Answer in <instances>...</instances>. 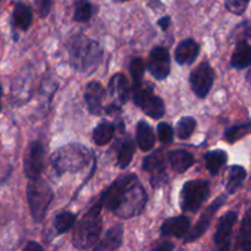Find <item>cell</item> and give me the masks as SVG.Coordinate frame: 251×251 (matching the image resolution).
<instances>
[{"mask_svg": "<svg viewBox=\"0 0 251 251\" xmlns=\"http://www.w3.org/2000/svg\"><path fill=\"white\" fill-rule=\"evenodd\" d=\"M239 26L242 27L243 34H244L245 37H249V38H251V22L245 21L243 22V24H240Z\"/></svg>", "mask_w": 251, "mask_h": 251, "instance_id": "37", "label": "cell"}, {"mask_svg": "<svg viewBox=\"0 0 251 251\" xmlns=\"http://www.w3.org/2000/svg\"><path fill=\"white\" fill-rule=\"evenodd\" d=\"M145 73V63L142 59H134L130 64V74L134 80V85L142 83V77Z\"/></svg>", "mask_w": 251, "mask_h": 251, "instance_id": "33", "label": "cell"}, {"mask_svg": "<svg viewBox=\"0 0 251 251\" xmlns=\"http://www.w3.org/2000/svg\"><path fill=\"white\" fill-rule=\"evenodd\" d=\"M158 25L161 26V28L163 29V31H166V29L169 27V25H171V17L169 16L161 17V19L158 20Z\"/></svg>", "mask_w": 251, "mask_h": 251, "instance_id": "38", "label": "cell"}, {"mask_svg": "<svg viewBox=\"0 0 251 251\" xmlns=\"http://www.w3.org/2000/svg\"><path fill=\"white\" fill-rule=\"evenodd\" d=\"M230 65L238 70L249 68L251 65V46L245 41L238 42L234 51H233Z\"/></svg>", "mask_w": 251, "mask_h": 251, "instance_id": "20", "label": "cell"}, {"mask_svg": "<svg viewBox=\"0 0 251 251\" xmlns=\"http://www.w3.org/2000/svg\"><path fill=\"white\" fill-rule=\"evenodd\" d=\"M206 168L212 176H217L221 169L227 163V153L222 150H215L205 154Z\"/></svg>", "mask_w": 251, "mask_h": 251, "instance_id": "24", "label": "cell"}, {"mask_svg": "<svg viewBox=\"0 0 251 251\" xmlns=\"http://www.w3.org/2000/svg\"><path fill=\"white\" fill-rule=\"evenodd\" d=\"M210 196V184L206 180H189L181 190L180 206L184 212H196Z\"/></svg>", "mask_w": 251, "mask_h": 251, "instance_id": "6", "label": "cell"}, {"mask_svg": "<svg viewBox=\"0 0 251 251\" xmlns=\"http://www.w3.org/2000/svg\"><path fill=\"white\" fill-rule=\"evenodd\" d=\"M147 70L157 80H164L171 73V58L169 53L163 47L152 49L147 60Z\"/></svg>", "mask_w": 251, "mask_h": 251, "instance_id": "10", "label": "cell"}, {"mask_svg": "<svg viewBox=\"0 0 251 251\" xmlns=\"http://www.w3.org/2000/svg\"><path fill=\"white\" fill-rule=\"evenodd\" d=\"M115 126L109 122H102L93 130V141L98 146H104L112 141L114 136Z\"/></svg>", "mask_w": 251, "mask_h": 251, "instance_id": "26", "label": "cell"}, {"mask_svg": "<svg viewBox=\"0 0 251 251\" xmlns=\"http://www.w3.org/2000/svg\"><path fill=\"white\" fill-rule=\"evenodd\" d=\"M137 145L141 151L149 152L154 146V132L153 129L144 120H140L136 127Z\"/></svg>", "mask_w": 251, "mask_h": 251, "instance_id": "23", "label": "cell"}, {"mask_svg": "<svg viewBox=\"0 0 251 251\" xmlns=\"http://www.w3.org/2000/svg\"><path fill=\"white\" fill-rule=\"evenodd\" d=\"M226 196L222 195L212 203V205L208 206L206 208L205 212L201 215V217L199 218L198 223H196L195 227L191 229V232H188V234L185 235V243H193L195 240H198L199 238L202 237L206 232H207L208 227L211 226V222H212L213 217H215L216 212L225 205Z\"/></svg>", "mask_w": 251, "mask_h": 251, "instance_id": "12", "label": "cell"}, {"mask_svg": "<svg viewBox=\"0 0 251 251\" xmlns=\"http://www.w3.org/2000/svg\"><path fill=\"white\" fill-rule=\"evenodd\" d=\"M102 203L98 201L88 210V212L80 220L73 234V242L77 249L86 250L95 248L102 232L100 208Z\"/></svg>", "mask_w": 251, "mask_h": 251, "instance_id": "2", "label": "cell"}, {"mask_svg": "<svg viewBox=\"0 0 251 251\" xmlns=\"http://www.w3.org/2000/svg\"><path fill=\"white\" fill-rule=\"evenodd\" d=\"M144 169L147 173L151 174V181L153 188L166 180V164H164L163 151L157 150L156 152L145 157Z\"/></svg>", "mask_w": 251, "mask_h": 251, "instance_id": "14", "label": "cell"}, {"mask_svg": "<svg viewBox=\"0 0 251 251\" xmlns=\"http://www.w3.org/2000/svg\"><path fill=\"white\" fill-rule=\"evenodd\" d=\"M123 242V227L122 226H115L110 228L100 243H97L93 249L102 251V250H117L122 247Z\"/></svg>", "mask_w": 251, "mask_h": 251, "instance_id": "21", "label": "cell"}, {"mask_svg": "<svg viewBox=\"0 0 251 251\" xmlns=\"http://www.w3.org/2000/svg\"><path fill=\"white\" fill-rule=\"evenodd\" d=\"M44 147L39 141H33L24 159V171L27 178H38L44 168Z\"/></svg>", "mask_w": 251, "mask_h": 251, "instance_id": "11", "label": "cell"}, {"mask_svg": "<svg viewBox=\"0 0 251 251\" xmlns=\"http://www.w3.org/2000/svg\"><path fill=\"white\" fill-rule=\"evenodd\" d=\"M238 215L234 211H229L222 216L218 222L216 234L213 237L216 247L220 250H228L230 248V242H232L233 227L237 222Z\"/></svg>", "mask_w": 251, "mask_h": 251, "instance_id": "13", "label": "cell"}, {"mask_svg": "<svg viewBox=\"0 0 251 251\" xmlns=\"http://www.w3.org/2000/svg\"><path fill=\"white\" fill-rule=\"evenodd\" d=\"M1 109H2V104H1V100H0V112H1Z\"/></svg>", "mask_w": 251, "mask_h": 251, "instance_id": "44", "label": "cell"}, {"mask_svg": "<svg viewBox=\"0 0 251 251\" xmlns=\"http://www.w3.org/2000/svg\"><path fill=\"white\" fill-rule=\"evenodd\" d=\"M213 80H215V71L207 61H203L191 71V90L199 98H205L212 87Z\"/></svg>", "mask_w": 251, "mask_h": 251, "instance_id": "9", "label": "cell"}, {"mask_svg": "<svg viewBox=\"0 0 251 251\" xmlns=\"http://www.w3.org/2000/svg\"><path fill=\"white\" fill-rule=\"evenodd\" d=\"M27 200L32 217L37 223H41L53 200V190L48 183L39 176L29 179V183L27 184Z\"/></svg>", "mask_w": 251, "mask_h": 251, "instance_id": "4", "label": "cell"}, {"mask_svg": "<svg viewBox=\"0 0 251 251\" xmlns=\"http://www.w3.org/2000/svg\"><path fill=\"white\" fill-rule=\"evenodd\" d=\"M200 46L194 39L180 42L176 49V60L179 65H191L196 60Z\"/></svg>", "mask_w": 251, "mask_h": 251, "instance_id": "18", "label": "cell"}, {"mask_svg": "<svg viewBox=\"0 0 251 251\" xmlns=\"http://www.w3.org/2000/svg\"><path fill=\"white\" fill-rule=\"evenodd\" d=\"M2 96V88H1V85H0V98H1Z\"/></svg>", "mask_w": 251, "mask_h": 251, "instance_id": "43", "label": "cell"}, {"mask_svg": "<svg viewBox=\"0 0 251 251\" xmlns=\"http://www.w3.org/2000/svg\"><path fill=\"white\" fill-rule=\"evenodd\" d=\"M104 98L105 91L100 82L92 81L87 83L85 90V100L91 114L100 115L104 110V107H103Z\"/></svg>", "mask_w": 251, "mask_h": 251, "instance_id": "15", "label": "cell"}, {"mask_svg": "<svg viewBox=\"0 0 251 251\" xmlns=\"http://www.w3.org/2000/svg\"><path fill=\"white\" fill-rule=\"evenodd\" d=\"M90 150L80 144H70L56 150L51 156V166L56 174L77 173L90 163Z\"/></svg>", "mask_w": 251, "mask_h": 251, "instance_id": "3", "label": "cell"}, {"mask_svg": "<svg viewBox=\"0 0 251 251\" xmlns=\"http://www.w3.org/2000/svg\"><path fill=\"white\" fill-rule=\"evenodd\" d=\"M115 2H124V1H129V0H113Z\"/></svg>", "mask_w": 251, "mask_h": 251, "instance_id": "41", "label": "cell"}, {"mask_svg": "<svg viewBox=\"0 0 251 251\" xmlns=\"http://www.w3.org/2000/svg\"><path fill=\"white\" fill-rule=\"evenodd\" d=\"M157 132L161 142L163 144H171L174 139V130L168 123H159L157 126Z\"/></svg>", "mask_w": 251, "mask_h": 251, "instance_id": "34", "label": "cell"}, {"mask_svg": "<svg viewBox=\"0 0 251 251\" xmlns=\"http://www.w3.org/2000/svg\"><path fill=\"white\" fill-rule=\"evenodd\" d=\"M168 159L173 171L176 173H184L195 163V158H194L193 154L185 150L171 151L168 153Z\"/></svg>", "mask_w": 251, "mask_h": 251, "instance_id": "19", "label": "cell"}, {"mask_svg": "<svg viewBox=\"0 0 251 251\" xmlns=\"http://www.w3.org/2000/svg\"><path fill=\"white\" fill-rule=\"evenodd\" d=\"M245 178H247V171L242 166L230 167L229 174H228V180L227 184H226V190H227V193L230 194V195L237 193L242 188Z\"/></svg>", "mask_w": 251, "mask_h": 251, "instance_id": "25", "label": "cell"}, {"mask_svg": "<svg viewBox=\"0 0 251 251\" xmlns=\"http://www.w3.org/2000/svg\"><path fill=\"white\" fill-rule=\"evenodd\" d=\"M136 180L137 176H135V174H127V176H120L119 179H117L112 185L108 186V188L105 189L104 193L100 196V203H102L103 207L114 212L118 208V206H119L125 191H126L127 188Z\"/></svg>", "mask_w": 251, "mask_h": 251, "instance_id": "8", "label": "cell"}, {"mask_svg": "<svg viewBox=\"0 0 251 251\" xmlns=\"http://www.w3.org/2000/svg\"><path fill=\"white\" fill-rule=\"evenodd\" d=\"M76 222V215L69 211H64V212L59 213L54 218V228L59 234H64L68 230L73 228V226Z\"/></svg>", "mask_w": 251, "mask_h": 251, "instance_id": "28", "label": "cell"}, {"mask_svg": "<svg viewBox=\"0 0 251 251\" xmlns=\"http://www.w3.org/2000/svg\"><path fill=\"white\" fill-rule=\"evenodd\" d=\"M134 91V102L139 105L149 117L153 119H159L164 115V103L158 96L153 95V86L151 83L135 85L132 87Z\"/></svg>", "mask_w": 251, "mask_h": 251, "instance_id": "7", "label": "cell"}, {"mask_svg": "<svg viewBox=\"0 0 251 251\" xmlns=\"http://www.w3.org/2000/svg\"><path fill=\"white\" fill-rule=\"evenodd\" d=\"M172 249H173V245H172V244H162V245H159V247L156 248L157 251H159V250H172Z\"/></svg>", "mask_w": 251, "mask_h": 251, "instance_id": "40", "label": "cell"}, {"mask_svg": "<svg viewBox=\"0 0 251 251\" xmlns=\"http://www.w3.org/2000/svg\"><path fill=\"white\" fill-rule=\"evenodd\" d=\"M12 24L15 27L26 31L32 24V10L24 2H16L12 12Z\"/></svg>", "mask_w": 251, "mask_h": 251, "instance_id": "22", "label": "cell"}, {"mask_svg": "<svg viewBox=\"0 0 251 251\" xmlns=\"http://www.w3.org/2000/svg\"><path fill=\"white\" fill-rule=\"evenodd\" d=\"M147 203V194L139 180L134 181L127 188L119 206L113 213L120 218H132L145 210Z\"/></svg>", "mask_w": 251, "mask_h": 251, "instance_id": "5", "label": "cell"}, {"mask_svg": "<svg viewBox=\"0 0 251 251\" xmlns=\"http://www.w3.org/2000/svg\"><path fill=\"white\" fill-rule=\"evenodd\" d=\"M108 92L113 100V104H117L118 107H122L123 104L129 100V83L126 77L123 74H115L109 81L108 85Z\"/></svg>", "mask_w": 251, "mask_h": 251, "instance_id": "16", "label": "cell"}, {"mask_svg": "<svg viewBox=\"0 0 251 251\" xmlns=\"http://www.w3.org/2000/svg\"><path fill=\"white\" fill-rule=\"evenodd\" d=\"M251 130V124H242V125H234V126L229 127L226 130L225 139L227 140L229 144H234L238 140L248 135Z\"/></svg>", "mask_w": 251, "mask_h": 251, "instance_id": "32", "label": "cell"}, {"mask_svg": "<svg viewBox=\"0 0 251 251\" xmlns=\"http://www.w3.org/2000/svg\"><path fill=\"white\" fill-rule=\"evenodd\" d=\"M51 1H53V0H34L37 11H38V15L42 17V19L48 16V14L50 12Z\"/></svg>", "mask_w": 251, "mask_h": 251, "instance_id": "36", "label": "cell"}, {"mask_svg": "<svg viewBox=\"0 0 251 251\" xmlns=\"http://www.w3.org/2000/svg\"><path fill=\"white\" fill-rule=\"evenodd\" d=\"M237 248L240 250L251 251V210L248 211L240 226Z\"/></svg>", "mask_w": 251, "mask_h": 251, "instance_id": "27", "label": "cell"}, {"mask_svg": "<svg viewBox=\"0 0 251 251\" xmlns=\"http://www.w3.org/2000/svg\"><path fill=\"white\" fill-rule=\"evenodd\" d=\"M189 228H190V218L185 216H178L164 221L161 227V234L163 237L183 238L188 234Z\"/></svg>", "mask_w": 251, "mask_h": 251, "instance_id": "17", "label": "cell"}, {"mask_svg": "<svg viewBox=\"0 0 251 251\" xmlns=\"http://www.w3.org/2000/svg\"><path fill=\"white\" fill-rule=\"evenodd\" d=\"M248 81H249V82H250V85H251V73L248 74Z\"/></svg>", "mask_w": 251, "mask_h": 251, "instance_id": "42", "label": "cell"}, {"mask_svg": "<svg viewBox=\"0 0 251 251\" xmlns=\"http://www.w3.org/2000/svg\"><path fill=\"white\" fill-rule=\"evenodd\" d=\"M250 0H226V6L235 15H243L249 5Z\"/></svg>", "mask_w": 251, "mask_h": 251, "instance_id": "35", "label": "cell"}, {"mask_svg": "<svg viewBox=\"0 0 251 251\" xmlns=\"http://www.w3.org/2000/svg\"><path fill=\"white\" fill-rule=\"evenodd\" d=\"M196 127V120L191 117H184L176 124V135L179 139L185 140L193 135Z\"/></svg>", "mask_w": 251, "mask_h": 251, "instance_id": "30", "label": "cell"}, {"mask_svg": "<svg viewBox=\"0 0 251 251\" xmlns=\"http://www.w3.org/2000/svg\"><path fill=\"white\" fill-rule=\"evenodd\" d=\"M70 61L74 69L80 73H92L102 60L103 50L100 43L86 38L85 36L75 37L69 47Z\"/></svg>", "mask_w": 251, "mask_h": 251, "instance_id": "1", "label": "cell"}, {"mask_svg": "<svg viewBox=\"0 0 251 251\" xmlns=\"http://www.w3.org/2000/svg\"><path fill=\"white\" fill-rule=\"evenodd\" d=\"M92 5L88 0H77L75 5V12H74V19L77 22H86L92 16Z\"/></svg>", "mask_w": 251, "mask_h": 251, "instance_id": "31", "label": "cell"}, {"mask_svg": "<svg viewBox=\"0 0 251 251\" xmlns=\"http://www.w3.org/2000/svg\"><path fill=\"white\" fill-rule=\"evenodd\" d=\"M43 249V248L41 247V245L39 244H37V243H34V242H29L28 244L26 245V247H25V250H42Z\"/></svg>", "mask_w": 251, "mask_h": 251, "instance_id": "39", "label": "cell"}, {"mask_svg": "<svg viewBox=\"0 0 251 251\" xmlns=\"http://www.w3.org/2000/svg\"><path fill=\"white\" fill-rule=\"evenodd\" d=\"M135 153V142L131 139H127L123 142L122 147L119 150L118 154V166L122 169L126 168L132 161V157Z\"/></svg>", "mask_w": 251, "mask_h": 251, "instance_id": "29", "label": "cell"}]
</instances>
